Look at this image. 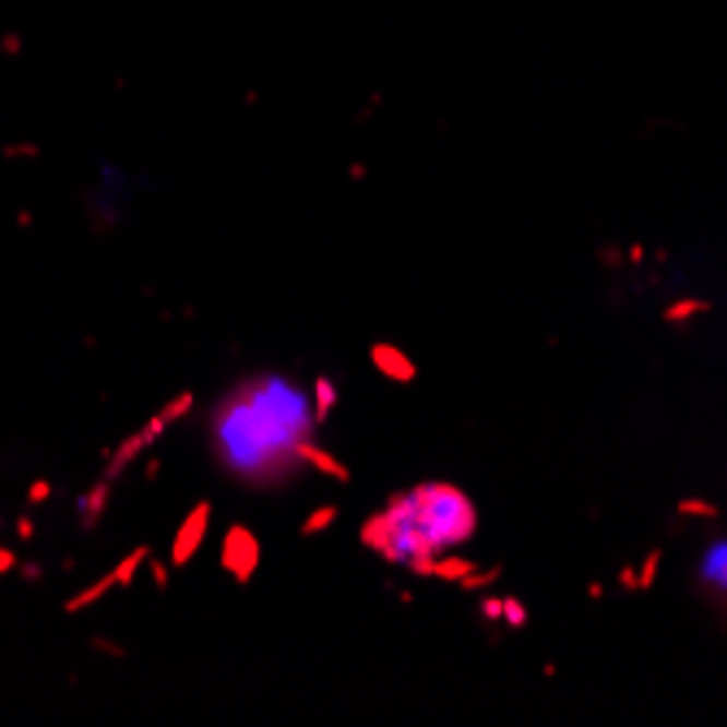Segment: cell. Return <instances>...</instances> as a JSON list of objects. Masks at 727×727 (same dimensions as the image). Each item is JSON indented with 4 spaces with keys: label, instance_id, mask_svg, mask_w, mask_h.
I'll list each match as a JSON object with an SVG mask.
<instances>
[{
    "label": "cell",
    "instance_id": "cell-2",
    "mask_svg": "<svg viewBox=\"0 0 727 727\" xmlns=\"http://www.w3.org/2000/svg\"><path fill=\"white\" fill-rule=\"evenodd\" d=\"M475 527H479L475 501L457 484L427 479V484H414V488L388 497V505L366 519L362 545L392 567L427 575L431 562L440 553L466 545L475 536Z\"/></svg>",
    "mask_w": 727,
    "mask_h": 727
},
{
    "label": "cell",
    "instance_id": "cell-3",
    "mask_svg": "<svg viewBox=\"0 0 727 727\" xmlns=\"http://www.w3.org/2000/svg\"><path fill=\"white\" fill-rule=\"evenodd\" d=\"M258 562H262V545H258V536L249 532V527H227V536H223V567H227V575L236 580V584H249L253 580V571H258Z\"/></svg>",
    "mask_w": 727,
    "mask_h": 727
},
{
    "label": "cell",
    "instance_id": "cell-6",
    "mask_svg": "<svg viewBox=\"0 0 727 727\" xmlns=\"http://www.w3.org/2000/svg\"><path fill=\"white\" fill-rule=\"evenodd\" d=\"M370 362L379 366V374H388V379H396V383H414V379H418V366L409 362L401 349H392V345H374V349H370Z\"/></svg>",
    "mask_w": 727,
    "mask_h": 727
},
{
    "label": "cell",
    "instance_id": "cell-5",
    "mask_svg": "<svg viewBox=\"0 0 727 727\" xmlns=\"http://www.w3.org/2000/svg\"><path fill=\"white\" fill-rule=\"evenodd\" d=\"M698 584H702L706 593H724L727 597V536L715 540V545H706L702 567H698Z\"/></svg>",
    "mask_w": 727,
    "mask_h": 727
},
{
    "label": "cell",
    "instance_id": "cell-12",
    "mask_svg": "<svg viewBox=\"0 0 727 727\" xmlns=\"http://www.w3.org/2000/svg\"><path fill=\"white\" fill-rule=\"evenodd\" d=\"M501 619H505L510 628H523V623H527V610H523L519 601H501Z\"/></svg>",
    "mask_w": 727,
    "mask_h": 727
},
{
    "label": "cell",
    "instance_id": "cell-7",
    "mask_svg": "<svg viewBox=\"0 0 727 727\" xmlns=\"http://www.w3.org/2000/svg\"><path fill=\"white\" fill-rule=\"evenodd\" d=\"M301 466H314V470H323V475H327V479H336V484H349V479H354V475H349V466H345V462H336V457H332L323 444H314V440H306V444H301Z\"/></svg>",
    "mask_w": 727,
    "mask_h": 727
},
{
    "label": "cell",
    "instance_id": "cell-11",
    "mask_svg": "<svg viewBox=\"0 0 727 727\" xmlns=\"http://www.w3.org/2000/svg\"><path fill=\"white\" fill-rule=\"evenodd\" d=\"M711 306L706 301H693V297H684L680 306H667V323H684V319H693V314H706Z\"/></svg>",
    "mask_w": 727,
    "mask_h": 727
},
{
    "label": "cell",
    "instance_id": "cell-8",
    "mask_svg": "<svg viewBox=\"0 0 727 727\" xmlns=\"http://www.w3.org/2000/svg\"><path fill=\"white\" fill-rule=\"evenodd\" d=\"M336 401H341L336 379H332V374H319V379H314V418L327 422V414L336 409Z\"/></svg>",
    "mask_w": 727,
    "mask_h": 727
},
{
    "label": "cell",
    "instance_id": "cell-14",
    "mask_svg": "<svg viewBox=\"0 0 727 727\" xmlns=\"http://www.w3.org/2000/svg\"><path fill=\"white\" fill-rule=\"evenodd\" d=\"M484 619L497 623V619H501V601H484Z\"/></svg>",
    "mask_w": 727,
    "mask_h": 727
},
{
    "label": "cell",
    "instance_id": "cell-10",
    "mask_svg": "<svg viewBox=\"0 0 727 727\" xmlns=\"http://www.w3.org/2000/svg\"><path fill=\"white\" fill-rule=\"evenodd\" d=\"M336 514H341V510H336V505H319V510H314V514H310V519H306V523H301V536H314V532H323V527H332V523H336Z\"/></svg>",
    "mask_w": 727,
    "mask_h": 727
},
{
    "label": "cell",
    "instance_id": "cell-13",
    "mask_svg": "<svg viewBox=\"0 0 727 727\" xmlns=\"http://www.w3.org/2000/svg\"><path fill=\"white\" fill-rule=\"evenodd\" d=\"M684 514H715V505H706V501H684Z\"/></svg>",
    "mask_w": 727,
    "mask_h": 727
},
{
    "label": "cell",
    "instance_id": "cell-4",
    "mask_svg": "<svg viewBox=\"0 0 727 727\" xmlns=\"http://www.w3.org/2000/svg\"><path fill=\"white\" fill-rule=\"evenodd\" d=\"M210 519H214V510H210V501H201V505H192V514L183 519V527L175 532V545H170V558L183 567V562H192V553L201 549V540H205V532H210Z\"/></svg>",
    "mask_w": 727,
    "mask_h": 727
},
{
    "label": "cell",
    "instance_id": "cell-9",
    "mask_svg": "<svg viewBox=\"0 0 727 727\" xmlns=\"http://www.w3.org/2000/svg\"><path fill=\"white\" fill-rule=\"evenodd\" d=\"M470 571H475V567H470V562H466V558H444V562H440V558H436V562H431V571H427V575H431V580H466V575H470Z\"/></svg>",
    "mask_w": 727,
    "mask_h": 727
},
{
    "label": "cell",
    "instance_id": "cell-1",
    "mask_svg": "<svg viewBox=\"0 0 727 727\" xmlns=\"http://www.w3.org/2000/svg\"><path fill=\"white\" fill-rule=\"evenodd\" d=\"M319 427L306 392L279 374L240 383L214 414L218 462L240 484H288L301 466V444Z\"/></svg>",
    "mask_w": 727,
    "mask_h": 727
}]
</instances>
